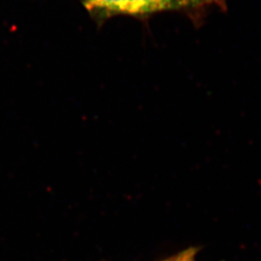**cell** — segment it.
<instances>
[{
    "label": "cell",
    "instance_id": "6da1fadb",
    "mask_svg": "<svg viewBox=\"0 0 261 261\" xmlns=\"http://www.w3.org/2000/svg\"><path fill=\"white\" fill-rule=\"evenodd\" d=\"M85 9L98 19L118 15L146 16L167 11L225 8V0H82Z\"/></svg>",
    "mask_w": 261,
    "mask_h": 261
},
{
    "label": "cell",
    "instance_id": "7a4b0ae2",
    "mask_svg": "<svg viewBox=\"0 0 261 261\" xmlns=\"http://www.w3.org/2000/svg\"><path fill=\"white\" fill-rule=\"evenodd\" d=\"M198 251V247H190L182 252L175 253L174 255L161 261H196Z\"/></svg>",
    "mask_w": 261,
    "mask_h": 261
}]
</instances>
